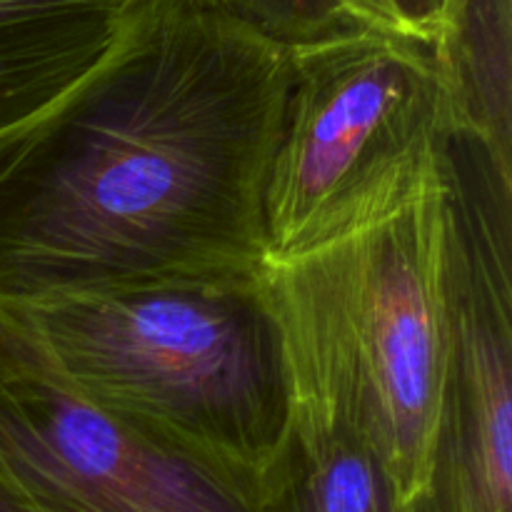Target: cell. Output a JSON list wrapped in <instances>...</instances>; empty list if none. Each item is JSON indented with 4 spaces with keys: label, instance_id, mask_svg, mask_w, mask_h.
I'll list each match as a JSON object with an SVG mask.
<instances>
[{
    "label": "cell",
    "instance_id": "8",
    "mask_svg": "<svg viewBox=\"0 0 512 512\" xmlns=\"http://www.w3.org/2000/svg\"><path fill=\"white\" fill-rule=\"evenodd\" d=\"M138 0H0V138L108 53Z\"/></svg>",
    "mask_w": 512,
    "mask_h": 512
},
{
    "label": "cell",
    "instance_id": "3",
    "mask_svg": "<svg viewBox=\"0 0 512 512\" xmlns=\"http://www.w3.org/2000/svg\"><path fill=\"white\" fill-rule=\"evenodd\" d=\"M290 385L348 410L408 508L425 488L448 353L443 173L388 218L268 258Z\"/></svg>",
    "mask_w": 512,
    "mask_h": 512
},
{
    "label": "cell",
    "instance_id": "5",
    "mask_svg": "<svg viewBox=\"0 0 512 512\" xmlns=\"http://www.w3.org/2000/svg\"><path fill=\"white\" fill-rule=\"evenodd\" d=\"M443 183V398L428 480L405 512H512V173L450 130Z\"/></svg>",
    "mask_w": 512,
    "mask_h": 512
},
{
    "label": "cell",
    "instance_id": "4",
    "mask_svg": "<svg viewBox=\"0 0 512 512\" xmlns=\"http://www.w3.org/2000/svg\"><path fill=\"white\" fill-rule=\"evenodd\" d=\"M448 133L433 45L358 25L290 48L263 198L268 258L308 253L403 208L443 173Z\"/></svg>",
    "mask_w": 512,
    "mask_h": 512
},
{
    "label": "cell",
    "instance_id": "7",
    "mask_svg": "<svg viewBox=\"0 0 512 512\" xmlns=\"http://www.w3.org/2000/svg\"><path fill=\"white\" fill-rule=\"evenodd\" d=\"M250 503L253 512H405L388 468L353 415L295 385L288 433Z\"/></svg>",
    "mask_w": 512,
    "mask_h": 512
},
{
    "label": "cell",
    "instance_id": "11",
    "mask_svg": "<svg viewBox=\"0 0 512 512\" xmlns=\"http://www.w3.org/2000/svg\"><path fill=\"white\" fill-rule=\"evenodd\" d=\"M355 25L433 45L455 0H335Z\"/></svg>",
    "mask_w": 512,
    "mask_h": 512
},
{
    "label": "cell",
    "instance_id": "1",
    "mask_svg": "<svg viewBox=\"0 0 512 512\" xmlns=\"http://www.w3.org/2000/svg\"><path fill=\"white\" fill-rule=\"evenodd\" d=\"M290 48L210 0H138L108 53L0 138V300L255 278Z\"/></svg>",
    "mask_w": 512,
    "mask_h": 512
},
{
    "label": "cell",
    "instance_id": "6",
    "mask_svg": "<svg viewBox=\"0 0 512 512\" xmlns=\"http://www.w3.org/2000/svg\"><path fill=\"white\" fill-rule=\"evenodd\" d=\"M0 485L28 512H253L225 475L80 393L5 303Z\"/></svg>",
    "mask_w": 512,
    "mask_h": 512
},
{
    "label": "cell",
    "instance_id": "2",
    "mask_svg": "<svg viewBox=\"0 0 512 512\" xmlns=\"http://www.w3.org/2000/svg\"><path fill=\"white\" fill-rule=\"evenodd\" d=\"M5 305L80 393L253 498L290 425L288 360L260 275Z\"/></svg>",
    "mask_w": 512,
    "mask_h": 512
},
{
    "label": "cell",
    "instance_id": "9",
    "mask_svg": "<svg viewBox=\"0 0 512 512\" xmlns=\"http://www.w3.org/2000/svg\"><path fill=\"white\" fill-rule=\"evenodd\" d=\"M450 130L512 173V0H455L433 43Z\"/></svg>",
    "mask_w": 512,
    "mask_h": 512
},
{
    "label": "cell",
    "instance_id": "10",
    "mask_svg": "<svg viewBox=\"0 0 512 512\" xmlns=\"http://www.w3.org/2000/svg\"><path fill=\"white\" fill-rule=\"evenodd\" d=\"M265 38L298 48L358 28L335 0H210Z\"/></svg>",
    "mask_w": 512,
    "mask_h": 512
},
{
    "label": "cell",
    "instance_id": "12",
    "mask_svg": "<svg viewBox=\"0 0 512 512\" xmlns=\"http://www.w3.org/2000/svg\"><path fill=\"white\" fill-rule=\"evenodd\" d=\"M0 512H28V510H25L23 505H20L18 500H15L13 495L0 485Z\"/></svg>",
    "mask_w": 512,
    "mask_h": 512
}]
</instances>
